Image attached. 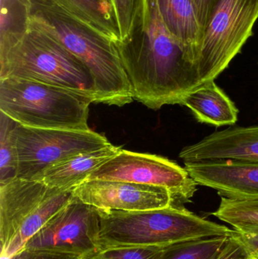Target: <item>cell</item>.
<instances>
[{
  "label": "cell",
  "mask_w": 258,
  "mask_h": 259,
  "mask_svg": "<svg viewBox=\"0 0 258 259\" xmlns=\"http://www.w3.org/2000/svg\"><path fill=\"white\" fill-rule=\"evenodd\" d=\"M198 185L210 187L221 197L258 198V162L240 159H216L184 163Z\"/></svg>",
  "instance_id": "cell-12"
},
{
  "label": "cell",
  "mask_w": 258,
  "mask_h": 259,
  "mask_svg": "<svg viewBox=\"0 0 258 259\" xmlns=\"http://www.w3.org/2000/svg\"><path fill=\"white\" fill-rule=\"evenodd\" d=\"M1 259H83L82 257L60 252L24 249L10 257H1Z\"/></svg>",
  "instance_id": "cell-25"
},
{
  "label": "cell",
  "mask_w": 258,
  "mask_h": 259,
  "mask_svg": "<svg viewBox=\"0 0 258 259\" xmlns=\"http://www.w3.org/2000/svg\"><path fill=\"white\" fill-rule=\"evenodd\" d=\"M32 8L54 9L117 42L119 30L113 8L102 0H30Z\"/></svg>",
  "instance_id": "cell-15"
},
{
  "label": "cell",
  "mask_w": 258,
  "mask_h": 259,
  "mask_svg": "<svg viewBox=\"0 0 258 259\" xmlns=\"http://www.w3.org/2000/svg\"><path fill=\"white\" fill-rule=\"evenodd\" d=\"M74 197V190L51 188L40 181L15 178L0 186L1 257L27 242Z\"/></svg>",
  "instance_id": "cell-6"
},
{
  "label": "cell",
  "mask_w": 258,
  "mask_h": 259,
  "mask_svg": "<svg viewBox=\"0 0 258 259\" xmlns=\"http://www.w3.org/2000/svg\"><path fill=\"white\" fill-rule=\"evenodd\" d=\"M120 39L128 34L139 0H111Z\"/></svg>",
  "instance_id": "cell-23"
},
{
  "label": "cell",
  "mask_w": 258,
  "mask_h": 259,
  "mask_svg": "<svg viewBox=\"0 0 258 259\" xmlns=\"http://www.w3.org/2000/svg\"><path fill=\"white\" fill-rule=\"evenodd\" d=\"M74 196L102 210L147 211L175 204L166 189L123 181H86L74 190Z\"/></svg>",
  "instance_id": "cell-11"
},
{
  "label": "cell",
  "mask_w": 258,
  "mask_h": 259,
  "mask_svg": "<svg viewBox=\"0 0 258 259\" xmlns=\"http://www.w3.org/2000/svg\"><path fill=\"white\" fill-rule=\"evenodd\" d=\"M165 247H130L100 249L87 256L83 257V259H159Z\"/></svg>",
  "instance_id": "cell-22"
},
{
  "label": "cell",
  "mask_w": 258,
  "mask_h": 259,
  "mask_svg": "<svg viewBox=\"0 0 258 259\" xmlns=\"http://www.w3.org/2000/svg\"><path fill=\"white\" fill-rule=\"evenodd\" d=\"M30 24L57 39L86 67L98 103L121 107L134 100L115 42L54 9L31 7Z\"/></svg>",
  "instance_id": "cell-3"
},
{
  "label": "cell",
  "mask_w": 258,
  "mask_h": 259,
  "mask_svg": "<svg viewBox=\"0 0 258 259\" xmlns=\"http://www.w3.org/2000/svg\"><path fill=\"white\" fill-rule=\"evenodd\" d=\"M181 106L190 109L195 119L203 124L223 127L234 125L238 121L239 109L215 80L188 94Z\"/></svg>",
  "instance_id": "cell-16"
},
{
  "label": "cell",
  "mask_w": 258,
  "mask_h": 259,
  "mask_svg": "<svg viewBox=\"0 0 258 259\" xmlns=\"http://www.w3.org/2000/svg\"><path fill=\"white\" fill-rule=\"evenodd\" d=\"M121 149L111 144L68 157L45 169L38 181L51 188L74 190L87 181L94 170L117 155Z\"/></svg>",
  "instance_id": "cell-14"
},
{
  "label": "cell",
  "mask_w": 258,
  "mask_h": 259,
  "mask_svg": "<svg viewBox=\"0 0 258 259\" xmlns=\"http://www.w3.org/2000/svg\"><path fill=\"white\" fill-rule=\"evenodd\" d=\"M213 214L234 228L258 224V198L239 200L221 197Z\"/></svg>",
  "instance_id": "cell-21"
},
{
  "label": "cell",
  "mask_w": 258,
  "mask_h": 259,
  "mask_svg": "<svg viewBox=\"0 0 258 259\" xmlns=\"http://www.w3.org/2000/svg\"><path fill=\"white\" fill-rule=\"evenodd\" d=\"M198 9L199 21L204 31L208 20L218 0H195Z\"/></svg>",
  "instance_id": "cell-27"
},
{
  "label": "cell",
  "mask_w": 258,
  "mask_h": 259,
  "mask_svg": "<svg viewBox=\"0 0 258 259\" xmlns=\"http://www.w3.org/2000/svg\"><path fill=\"white\" fill-rule=\"evenodd\" d=\"M112 144L92 130L35 128L18 124L17 178L38 181L45 169L68 157Z\"/></svg>",
  "instance_id": "cell-8"
},
{
  "label": "cell",
  "mask_w": 258,
  "mask_h": 259,
  "mask_svg": "<svg viewBox=\"0 0 258 259\" xmlns=\"http://www.w3.org/2000/svg\"><path fill=\"white\" fill-rule=\"evenodd\" d=\"M248 259H258L257 258H254V257H251V258H249Z\"/></svg>",
  "instance_id": "cell-29"
},
{
  "label": "cell",
  "mask_w": 258,
  "mask_h": 259,
  "mask_svg": "<svg viewBox=\"0 0 258 259\" xmlns=\"http://www.w3.org/2000/svg\"><path fill=\"white\" fill-rule=\"evenodd\" d=\"M115 45L133 100L148 109L181 106L202 85L195 59L167 28L157 0H139L128 34Z\"/></svg>",
  "instance_id": "cell-1"
},
{
  "label": "cell",
  "mask_w": 258,
  "mask_h": 259,
  "mask_svg": "<svg viewBox=\"0 0 258 259\" xmlns=\"http://www.w3.org/2000/svg\"><path fill=\"white\" fill-rule=\"evenodd\" d=\"M249 258H251V255L248 253L246 248L239 240L233 237L232 234L229 237L225 246L216 259H248Z\"/></svg>",
  "instance_id": "cell-26"
},
{
  "label": "cell",
  "mask_w": 258,
  "mask_h": 259,
  "mask_svg": "<svg viewBox=\"0 0 258 259\" xmlns=\"http://www.w3.org/2000/svg\"><path fill=\"white\" fill-rule=\"evenodd\" d=\"M30 0H0V52L13 47L30 29Z\"/></svg>",
  "instance_id": "cell-18"
},
{
  "label": "cell",
  "mask_w": 258,
  "mask_h": 259,
  "mask_svg": "<svg viewBox=\"0 0 258 259\" xmlns=\"http://www.w3.org/2000/svg\"><path fill=\"white\" fill-rule=\"evenodd\" d=\"M258 0H218L203 31L198 60L202 84L228 68L253 34Z\"/></svg>",
  "instance_id": "cell-7"
},
{
  "label": "cell",
  "mask_w": 258,
  "mask_h": 259,
  "mask_svg": "<svg viewBox=\"0 0 258 259\" xmlns=\"http://www.w3.org/2000/svg\"><path fill=\"white\" fill-rule=\"evenodd\" d=\"M257 64H258V62H257Z\"/></svg>",
  "instance_id": "cell-30"
},
{
  "label": "cell",
  "mask_w": 258,
  "mask_h": 259,
  "mask_svg": "<svg viewBox=\"0 0 258 259\" xmlns=\"http://www.w3.org/2000/svg\"><path fill=\"white\" fill-rule=\"evenodd\" d=\"M102 1L106 2V3H110L112 5V3H111V0H102Z\"/></svg>",
  "instance_id": "cell-28"
},
{
  "label": "cell",
  "mask_w": 258,
  "mask_h": 259,
  "mask_svg": "<svg viewBox=\"0 0 258 259\" xmlns=\"http://www.w3.org/2000/svg\"><path fill=\"white\" fill-rule=\"evenodd\" d=\"M91 103L58 87L21 79L0 80V112L26 127L87 131Z\"/></svg>",
  "instance_id": "cell-5"
},
{
  "label": "cell",
  "mask_w": 258,
  "mask_h": 259,
  "mask_svg": "<svg viewBox=\"0 0 258 259\" xmlns=\"http://www.w3.org/2000/svg\"><path fill=\"white\" fill-rule=\"evenodd\" d=\"M92 180L162 187L182 203L190 202L198 186L185 167L165 157L123 149L89 175L87 181Z\"/></svg>",
  "instance_id": "cell-9"
},
{
  "label": "cell",
  "mask_w": 258,
  "mask_h": 259,
  "mask_svg": "<svg viewBox=\"0 0 258 259\" xmlns=\"http://www.w3.org/2000/svg\"><path fill=\"white\" fill-rule=\"evenodd\" d=\"M18 125V122L0 112V186L17 178L16 129Z\"/></svg>",
  "instance_id": "cell-20"
},
{
  "label": "cell",
  "mask_w": 258,
  "mask_h": 259,
  "mask_svg": "<svg viewBox=\"0 0 258 259\" xmlns=\"http://www.w3.org/2000/svg\"><path fill=\"white\" fill-rule=\"evenodd\" d=\"M157 3L167 28L189 50L198 68L203 28L195 0H157Z\"/></svg>",
  "instance_id": "cell-17"
},
{
  "label": "cell",
  "mask_w": 258,
  "mask_h": 259,
  "mask_svg": "<svg viewBox=\"0 0 258 259\" xmlns=\"http://www.w3.org/2000/svg\"><path fill=\"white\" fill-rule=\"evenodd\" d=\"M98 209L74 196L28 242L24 249L87 256L99 250Z\"/></svg>",
  "instance_id": "cell-10"
},
{
  "label": "cell",
  "mask_w": 258,
  "mask_h": 259,
  "mask_svg": "<svg viewBox=\"0 0 258 259\" xmlns=\"http://www.w3.org/2000/svg\"><path fill=\"white\" fill-rule=\"evenodd\" d=\"M230 236L203 237L166 246L159 259H216Z\"/></svg>",
  "instance_id": "cell-19"
},
{
  "label": "cell",
  "mask_w": 258,
  "mask_h": 259,
  "mask_svg": "<svg viewBox=\"0 0 258 259\" xmlns=\"http://www.w3.org/2000/svg\"><path fill=\"white\" fill-rule=\"evenodd\" d=\"M233 236L244 245L251 257L258 258V224L234 228Z\"/></svg>",
  "instance_id": "cell-24"
},
{
  "label": "cell",
  "mask_w": 258,
  "mask_h": 259,
  "mask_svg": "<svg viewBox=\"0 0 258 259\" xmlns=\"http://www.w3.org/2000/svg\"><path fill=\"white\" fill-rule=\"evenodd\" d=\"M98 211L99 250L165 247L194 239L230 236L233 232L224 225L206 220L175 204L147 211Z\"/></svg>",
  "instance_id": "cell-2"
},
{
  "label": "cell",
  "mask_w": 258,
  "mask_h": 259,
  "mask_svg": "<svg viewBox=\"0 0 258 259\" xmlns=\"http://www.w3.org/2000/svg\"><path fill=\"white\" fill-rule=\"evenodd\" d=\"M179 157L183 162L216 159H240L258 162V125L233 127L216 131L186 146Z\"/></svg>",
  "instance_id": "cell-13"
},
{
  "label": "cell",
  "mask_w": 258,
  "mask_h": 259,
  "mask_svg": "<svg viewBox=\"0 0 258 259\" xmlns=\"http://www.w3.org/2000/svg\"><path fill=\"white\" fill-rule=\"evenodd\" d=\"M6 78L58 87L98 103L86 67L57 39L30 24L21 41L0 52V80Z\"/></svg>",
  "instance_id": "cell-4"
}]
</instances>
